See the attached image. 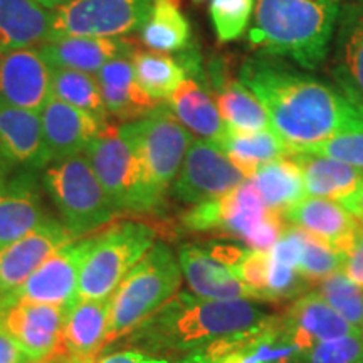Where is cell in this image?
I'll list each match as a JSON object with an SVG mask.
<instances>
[{
    "instance_id": "16",
    "label": "cell",
    "mask_w": 363,
    "mask_h": 363,
    "mask_svg": "<svg viewBox=\"0 0 363 363\" xmlns=\"http://www.w3.org/2000/svg\"><path fill=\"white\" fill-rule=\"evenodd\" d=\"M71 240L74 238L65 224L48 217L24 238L0 249V299L24 284L54 251Z\"/></svg>"
},
{
    "instance_id": "18",
    "label": "cell",
    "mask_w": 363,
    "mask_h": 363,
    "mask_svg": "<svg viewBox=\"0 0 363 363\" xmlns=\"http://www.w3.org/2000/svg\"><path fill=\"white\" fill-rule=\"evenodd\" d=\"M40 56L51 67L94 74L104 65L120 57H133V44L121 38L61 35L39 45Z\"/></svg>"
},
{
    "instance_id": "29",
    "label": "cell",
    "mask_w": 363,
    "mask_h": 363,
    "mask_svg": "<svg viewBox=\"0 0 363 363\" xmlns=\"http://www.w3.org/2000/svg\"><path fill=\"white\" fill-rule=\"evenodd\" d=\"M293 157L303 170L308 197L340 202L355 192L363 182V170L340 160L313 153H294Z\"/></svg>"
},
{
    "instance_id": "25",
    "label": "cell",
    "mask_w": 363,
    "mask_h": 363,
    "mask_svg": "<svg viewBox=\"0 0 363 363\" xmlns=\"http://www.w3.org/2000/svg\"><path fill=\"white\" fill-rule=\"evenodd\" d=\"M165 104L172 115L197 138L217 142L225 131L216 99L197 79H185Z\"/></svg>"
},
{
    "instance_id": "20",
    "label": "cell",
    "mask_w": 363,
    "mask_h": 363,
    "mask_svg": "<svg viewBox=\"0 0 363 363\" xmlns=\"http://www.w3.org/2000/svg\"><path fill=\"white\" fill-rule=\"evenodd\" d=\"M110 299L78 298L67 306L62 326V358H94L110 337Z\"/></svg>"
},
{
    "instance_id": "27",
    "label": "cell",
    "mask_w": 363,
    "mask_h": 363,
    "mask_svg": "<svg viewBox=\"0 0 363 363\" xmlns=\"http://www.w3.org/2000/svg\"><path fill=\"white\" fill-rule=\"evenodd\" d=\"M48 217L34 185L17 179L0 187V249L34 230Z\"/></svg>"
},
{
    "instance_id": "43",
    "label": "cell",
    "mask_w": 363,
    "mask_h": 363,
    "mask_svg": "<svg viewBox=\"0 0 363 363\" xmlns=\"http://www.w3.org/2000/svg\"><path fill=\"white\" fill-rule=\"evenodd\" d=\"M29 360L21 347L0 331V363H22Z\"/></svg>"
},
{
    "instance_id": "39",
    "label": "cell",
    "mask_w": 363,
    "mask_h": 363,
    "mask_svg": "<svg viewBox=\"0 0 363 363\" xmlns=\"http://www.w3.org/2000/svg\"><path fill=\"white\" fill-rule=\"evenodd\" d=\"M305 233V230H303ZM345 254L333 249L315 235L305 233L298 271L305 279H323L333 272L342 271Z\"/></svg>"
},
{
    "instance_id": "40",
    "label": "cell",
    "mask_w": 363,
    "mask_h": 363,
    "mask_svg": "<svg viewBox=\"0 0 363 363\" xmlns=\"http://www.w3.org/2000/svg\"><path fill=\"white\" fill-rule=\"evenodd\" d=\"M305 153L333 158L363 170V130L343 131L315 145Z\"/></svg>"
},
{
    "instance_id": "1",
    "label": "cell",
    "mask_w": 363,
    "mask_h": 363,
    "mask_svg": "<svg viewBox=\"0 0 363 363\" xmlns=\"http://www.w3.org/2000/svg\"><path fill=\"white\" fill-rule=\"evenodd\" d=\"M269 116L271 128L291 153H305L343 131L363 130V113L333 84L276 57H249L239 74Z\"/></svg>"
},
{
    "instance_id": "41",
    "label": "cell",
    "mask_w": 363,
    "mask_h": 363,
    "mask_svg": "<svg viewBox=\"0 0 363 363\" xmlns=\"http://www.w3.org/2000/svg\"><path fill=\"white\" fill-rule=\"evenodd\" d=\"M345 274L350 278L357 286L363 289V227H358L355 238L347 256H345V264L342 269Z\"/></svg>"
},
{
    "instance_id": "34",
    "label": "cell",
    "mask_w": 363,
    "mask_h": 363,
    "mask_svg": "<svg viewBox=\"0 0 363 363\" xmlns=\"http://www.w3.org/2000/svg\"><path fill=\"white\" fill-rule=\"evenodd\" d=\"M131 61L140 88L157 103L167 101L187 79L184 66L167 54L135 51Z\"/></svg>"
},
{
    "instance_id": "46",
    "label": "cell",
    "mask_w": 363,
    "mask_h": 363,
    "mask_svg": "<svg viewBox=\"0 0 363 363\" xmlns=\"http://www.w3.org/2000/svg\"><path fill=\"white\" fill-rule=\"evenodd\" d=\"M35 2H38L39 6L49 9V11H56V9L69 4L71 0H35Z\"/></svg>"
},
{
    "instance_id": "51",
    "label": "cell",
    "mask_w": 363,
    "mask_h": 363,
    "mask_svg": "<svg viewBox=\"0 0 363 363\" xmlns=\"http://www.w3.org/2000/svg\"><path fill=\"white\" fill-rule=\"evenodd\" d=\"M195 4H201V2H206V0H194Z\"/></svg>"
},
{
    "instance_id": "50",
    "label": "cell",
    "mask_w": 363,
    "mask_h": 363,
    "mask_svg": "<svg viewBox=\"0 0 363 363\" xmlns=\"http://www.w3.org/2000/svg\"><path fill=\"white\" fill-rule=\"evenodd\" d=\"M49 362V360H48ZM48 362H34V360H26V362H22V363H48Z\"/></svg>"
},
{
    "instance_id": "37",
    "label": "cell",
    "mask_w": 363,
    "mask_h": 363,
    "mask_svg": "<svg viewBox=\"0 0 363 363\" xmlns=\"http://www.w3.org/2000/svg\"><path fill=\"white\" fill-rule=\"evenodd\" d=\"M281 363H363V335L316 342Z\"/></svg>"
},
{
    "instance_id": "24",
    "label": "cell",
    "mask_w": 363,
    "mask_h": 363,
    "mask_svg": "<svg viewBox=\"0 0 363 363\" xmlns=\"http://www.w3.org/2000/svg\"><path fill=\"white\" fill-rule=\"evenodd\" d=\"M212 86L216 91V104L227 128L238 131H257L271 128L269 116L256 94L222 71L220 65H212Z\"/></svg>"
},
{
    "instance_id": "35",
    "label": "cell",
    "mask_w": 363,
    "mask_h": 363,
    "mask_svg": "<svg viewBox=\"0 0 363 363\" xmlns=\"http://www.w3.org/2000/svg\"><path fill=\"white\" fill-rule=\"evenodd\" d=\"M51 93L54 98L88 111L89 115L108 123L110 115L104 106L101 89L94 74L51 67Z\"/></svg>"
},
{
    "instance_id": "49",
    "label": "cell",
    "mask_w": 363,
    "mask_h": 363,
    "mask_svg": "<svg viewBox=\"0 0 363 363\" xmlns=\"http://www.w3.org/2000/svg\"><path fill=\"white\" fill-rule=\"evenodd\" d=\"M48 363H66V358H54V360H49Z\"/></svg>"
},
{
    "instance_id": "33",
    "label": "cell",
    "mask_w": 363,
    "mask_h": 363,
    "mask_svg": "<svg viewBox=\"0 0 363 363\" xmlns=\"http://www.w3.org/2000/svg\"><path fill=\"white\" fill-rule=\"evenodd\" d=\"M303 233L298 227L284 229L274 246L267 251L269 266H267L266 299H281L296 289L301 274L298 271L299 257L303 249Z\"/></svg>"
},
{
    "instance_id": "47",
    "label": "cell",
    "mask_w": 363,
    "mask_h": 363,
    "mask_svg": "<svg viewBox=\"0 0 363 363\" xmlns=\"http://www.w3.org/2000/svg\"><path fill=\"white\" fill-rule=\"evenodd\" d=\"M6 184V167H4V157L2 152H0V187Z\"/></svg>"
},
{
    "instance_id": "30",
    "label": "cell",
    "mask_w": 363,
    "mask_h": 363,
    "mask_svg": "<svg viewBox=\"0 0 363 363\" xmlns=\"http://www.w3.org/2000/svg\"><path fill=\"white\" fill-rule=\"evenodd\" d=\"M257 190L262 202L276 214L283 216L288 208L306 197L305 177L299 163L284 157L259 167L249 179Z\"/></svg>"
},
{
    "instance_id": "6",
    "label": "cell",
    "mask_w": 363,
    "mask_h": 363,
    "mask_svg": "<svg viewBox=\"0 0 363 363\" xmlns=\"http://www.w3.org/2000/svg\"><path fill=\"white\" fill-rule=\"evenodd\" d=\"M184 225L195 233L234 235L259 251H269L284 230L281 214L266 207L249 179L216 201L190 208Z\"/></svg>"
},
{
    "instance_id": "8",
    "label": "cell",
    "mask_w": 363,
    "mask_h": 363,
    "mask_svg": "<svg viewBox=\"0 0 363 363\" xmlns=\"http://www.w3.org/2000/svg\"><path fill=\"white\" fill-rule=\"evenodd\" d=\"M155 230L143 222H116L91 234L79 274L78 298L110 299L133 266L155 246Z\"/></svg>"
},
{
    "instance_id": "19",
    "label": "cell",
    "mask_w": 363,
    "mask_h": 363,
    "mask_svg": "<svg viewBox=\"0 0 363 363\" xmlns=\"http://www.w3.org/2000/svg\"><path fill=\"white\" fill-rule=\"evenodd\" d=\"M283 216L289 224L321 239L345 256L360 227L355 217L340 202L308 195Z\"/></svg>"
},
{
    "instance_id": "42",
    "label": "cell",
    "mask_w": 363,
    "mask_h": 363,
    "mask_svg": "<svg viewBox=\"0 0 363 363\" xmlns=\"http://www.w3.org/2000/svg\"><path fill=\"white\" fill-rule=\"evenodd\" d=\"M96 363H169L165 358H157L148 355V353L136 352V350H123L113 352L99 358Z\"/></svg>"
},
{
    "instance_id": "5",
    "label": "cell",
    "mask_w": 363,
    "mask_h": 363,
    "mask_svg": "<svg viewBox=\"0 0 363 363\" xmlns=\"http://www.w3.org/2000/svg\"><path fill=\"white\" fill-rule=\"evenodd\" d=\"M84 157L116 212H148L160 206L165 194L153 185L138 150L120 125L104 126L98 138L86 148Z\"/></svg>"
},
{
    "instance_id": "32",
    "label": "cell",
    "mask_w": 363,
    "mask_h": 363,
    "mask_svg": "<svg viewBox=\"0 0 363 363\" xmlns=\"http://www.w3.org/2000/svg\"><path fill=\"white\" fill-rule=\"evenodd\" d=\"M142 40L153 52H182L192 40L190 22L180 0H153L152 11L142 27Z\"/></svg>"
},
{
    "instance_id": "45",
    "label": "cell",
    "mask_w": 363,
    "mask_h": 363,
    "mask_svg": "<svg viewBox=\"0 0 363 363\" xmlns=\"http://www.w3.org/2000/svg\"><path fill=\"white\" fill-rule=\"evenodd\" d=\"M175 363H216V360L208 355L206 350H199V352L189 353V355L180 358V360Z\"/></svg>"
},
{
    "instance_id": "4",
    "label": "cell",
    "mask_w": 363,
    "mask_h": 363,
    "mask_svg": "<svg viewBox=\"0 0 363 363\" xmlns=\"http://www.w3.org/2000/svg\"><path fill=\"white\" fill-rule=\"evenodd\" d=\"M179 257L165 244H155L133 266L110 298V337L128 335L174 298L182 284Z\"/></svg>"
},
{
    "instance_id": "21",
    "label": "cell",
    "mask_w": 363,
    "mask_h": 363,
    "mask_svg": "<svg viewBox=\"0 0 363 363\" xmlns=\"http://www.w3.org/2000/svg\"><path fill=\"white\" fill-rule=\"evenodd\" d=\"M0 152L4 160L29 169H40L51 163L40 111L0 103Z\"/></svg>"
},
{
    "instance_id": "23",
    "label": "cell",
    "mask_w": 363,
    "mask_h": 363,
    "mask_svg": "<svg viewBox=\"0 0 363 363\" xmlns=\"http://www.w3.org/2000/svg\"><path fill=\"white\" fill-rule=\"evenodd\" d=\"M96 79L108 115L125 123L138 120L158 104L140 88L131 57L113 59L96 72Z\"/></svg>"
},
{
    "instance_id": "44",
    "label": "cell",
    "mask_w": 363,
    "mask_h": 363,
    "mask_svg": "<svg viewBox=\"0 0 363 363\" xmlns=\"http://www.w3.org/2000/svg\"><path fill=\"white\" fill-rule=\"evenodd\" d=\"M340 203H342L357 220L363 222V182L358 185L355 192L348 195V197H345L343 201H340Z\"/></svg>"
},
{
    "instance_id": "26",
    "label": "cell",
    "mask_w": 363,
    "mask_h": 363,
    "mask_svg": "<svg viewBox=\"0 0 363 363\" xmlns=\"http://www.w3.org/2000/svg\"><path fill=\"white\" fill-rule=\"evenodd\" d=\"M52 11L35 0H0V52L48 40Z\"/></svg>"
},
{
    "instance_id": "10",
    "label": "cell",
    "mask_w": 363,
    "mask_h": 363,
    "mask_svg": "<svg viewBox=\"0 0 363 363\" xmlns=\"http://www.w3.org/2000/svg\"><path fill=\"white\" fill-rule=\"evenodd\" d=\"M152 6L153 0H71L52 11L48 40L61 35L123 38L142 30Z\"/></svg>"
},
{
    "instance_id": "14",
    "label": "cell",
    "mask_w": 363,
    "mask_h": 363,
    "mask_svg": "<svg viewBox=\"0 0 363 363\" xmlns=\"http://www.w3.org/2000/svg\"><path fill=\"white\" fill-rule=\"evenodd\" d=\"M330 52L335 88L363 113V0L343 4Z\"/></svg>"
},
{
    "instance_id": "28",
    "label": "cell",
    "mask_w": 363,
    "mask_h": 363,
    "mask_svg": "<svg viewBox=\"0 0 363 363\" xmlns=\"http://www.w3.org/2000/svg\"><path fill=\"white\" fill-rule=\"evenodd\" d=\"M216 143L247 179L264 163L293 155L288 145L272 128L238 131L225 126V131Z\"/></svg>"
},
{
    "instance_id": "13",
    "label": "cell",
    "mask_w": 363,
    "mask_h": 363,
    "mask_svg": "<svg viewBox=\"0 0 363 363\" xmlns=\"http://www.w3.org/2000/svg\"><path fill=\"white\" fill-rule=\"evenodd\" d=\"M89 246L91 234L61 246L26 279L24 284L0 299V305L11 301H33L71 306L78 299L81 267Z\"/></svg>"
},
{
    "instance_id": "12",
    "label": "cell",
    "mask_w": 363,
    "mask_h": 363,
    "mask_svg": "<svg viewBox=\"0 0 363 363\" xmlns=\"http://www.w3.org/2000/svg\"><path fill=\"white\" fill-rule=\"evenodd\" d=\"M66 306L33 301L0 305V331L21 347L29 360L48 362L62 358L61 342Z\"/></svg>"
},
{
    "instance_id": "36",
    "label": "cell",
    "mask_w": 363,
    "mask_h": 363,
    "mask_svg": "<svg viewBox=\"0 0 363 363\" xmlns=\"http://www.w3.org/2000/svg\"><path fill=\"white\" fill-rule=\"evenodd\" d=\"M318 294L348 323L363 331V289L343 271H337L321 279Z\"/></svg>"
},
{
    "instance_id": "2",
    "label": "cell",
    "mask_w": 363,
    "mask_h": 363,
    "mask_svg": "<svg viewBox=\"0 0 363 363\" xmlns=\"http://www.w3.org/2000/svg\"><path fill=\"white\" fill-rule=\"evenodd\" d=\"M267 318L251 299H208L177 293L125 337L153 352H199L264 323Z\"/></svg>"
},
{
    "instance_id": "9",
    "label": "cell",
    "mask_w": 363,
    "mask_h": 363,
    "mask_svg": "<svg viewBox=\"0 0 363 363\" xmlns=\"http://www.w3.org/2000/svg\"><path fill=\"white\" fill-rule=\"evenodd\" d=\"M120 128L138 150L148 177L162 194L174 184L194 135L180 123L167 104H157L138 120L121 123Z\"/></svg>"
},
{
    "instance_id": "15",
    "label": "cell",
    "mask_w": 363,
    "mask_h": 363,
    "mask_svg": "<svg viewBox=\"0 0 363 363\" xmlns=\"http://www.w3.org/2000/svg\"><path fill=\"white\" fill-rule=\"evenodd\" d=\"M51 94V66L40 56L39 48L0 52V103L40 111Z\"/></svg>"
},
{
    "instance_id": "3",
    "label": "cell",
    "mask_w": 363,
    "mask_h": 363,
    "mask_svg": "<svg viewBox=\"0 0 363 363\" xmlns=\"http://www.w3.org/2000/svg\"><path fill=\"white\" fill-rule=\"evenodd\" d=\"M347 0H254L249 44L261 56L316 69L328 59Z\"/></svg>"
},
{
    "instance_id": "22",
    "label": "cell",
    "mask_w": 363,
    "mask_h": 363,
    "mask_svg": "<svg viewBox=\"0 0 363 363\" xmlns=\"http://www.w3.org/2000/svg\"><path fill=\"white\" fill-rule=\"evenodd\" d=\"M179 264L190 293L197 296L208 299H257L256 293L240 283L206 249L184 246L179 251Z\"/></svg>"
},
{
    "instance_id": "7",
    "label": "cell",
    "mask_w": 363,
    "mask_h": 363,
    "mask_svg": "<svg viewBox=\"0 0 363 363\" xmlns=\"http://www.w3.org/2000/svg\"><path fill=\"white\" fill-rule=\"evenodd\" d=\"M44 187L74 239L96 233L116 214L84 155L51 162L44 172Z\"/></svg>"
},
{
    "instance_id": "31",
    "label": "cell",
    "mask_w": 363,
    "mask_h": 363,
    "mask_svg": "<svg viewBox=\"0 0 363 363\" xmlns=\"http://www.w3.org/2000/svg\"><path fill=\"white\" fill-rule=\"evenodd\" d=\"M286 320L315 342L363 335L362 330L348 323L318 293H310L296 299L289 308Z\"/></svg>"
},
{
    "instance_id": "48",
    "label": "cell",
    "mask_w": 363,
    "mask_h": 363,
    "mask_svg": "<svg viewBox=\"0 0 363 363\" xmlns=\"http://www.w3.org/2000/svg\"><path fill=\"white\" fill-rule=\"evenodd\" d=\"M66 363H96L94 358H66Z\"/></svg>"
},
{
    "instance_id": "38",
    "label": "cell",
    "mask_w": 363,
    "mask_h": 363,
    "mask_svg": "<svg viewBox=\"0 0 363 363\" xmlns=\"http://www.w3.org/2000/svg\"><path fill=\"white\" fill-rule=\"evenodd\" d=\"M254 0H212L208 7L212 26L220 43H233L251 24Z\"/></svg>"
},
{
    "instance_id": "11",
    "label": "cell",
    "mask_w": 363,
    "mask_h": 363,
    "mask_svg": "<svg viewBox=\"0 0 363 363\" xmlns=\"http://www.w3.org/2000/svg\"><path fill=\"white\" fill-rule=\"evenodd\" d=\"M247 180L216 142L194 138L187 150L172 192L180 202L190 206L216 201Z\"/></svg>"
},
{
    "instance_id": "17",
    "label": "cell",
    "mask_w": 363,
    "mask_h": 363,
    "mask_svg": "<svg viewBox=\"0 0 363 363\" xmlns=\"http://www.w3.org/2000/svg\"><path fill=\"white\" fill-rule=\"evenodd\" d=\"M40 120L51 162L84 155L86 148L108 125L88 111L54 98L52 94L40 110Z\"/></svg>"
}]
</instances>
